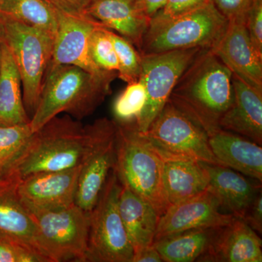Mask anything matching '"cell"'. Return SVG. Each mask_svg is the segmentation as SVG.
<instances>
[{"label":"cell","mask_w":262,"mask_h":262,"mask_svg":"<svg viewBox=\"0 0 262 262\" xmlns=\"http://www.w3.org/2000/svg\"><path fill=\"white\" fill-rule=\"evenodd\" d=\"M232 72L211 49H203L184 71L169 101L206 131L220 122L233 103Z\"/></svg>","instance_id":"6da1fadb"},{"label":"cell","mask_w":262,"mask_h":262,"mask_svg":"<svg viewBox=\"0 0 262 262\" xmlns=\"http://www.w3.org/2000/svg\"><path fill=\"white\" fill-rule=\"evenodd\" d=\"M89 144L87 127L70 116L53 117L33 133L22 152L3 175L19 180L44 172L75 168L82 163Z\"/></svg>","instance_id":"7a4b0ae2"},{"label":"cell","mask_w":262,"mask_h":262,"mask_svg":"<svg viewBox=\"0 0 262 262\" xmlns=\"http://www.w3.org/2000/svg\"><path fill=\"white\" fill-rule=\"evenodd\" d=\"M114 80L101 78L73 65H49L30 125L33 132L67 113L77 120L93 114L110 94Z\"/></svg>","instance_id":"3957f363"},{"label":"cell","mask_w":262,"mask_h":262,"mask_svg":"<svg viewBox=\"0 0 262 262\" xmlns=\"http://www.w3.org/2000/svg\"><path fill=\"white\" fill-rule=\"evenodd\" d=\"M115 171L122 186L148 202L160 216L166 211L163 159L138 130L136 122H117Z\"/></svg>","instance_id":"277c9868"},{"label":"cell","mask_w":262,"mask_h":262,"mask_svg":"<svg viewBox=\"0 0 262 262\" xmlns=\"http://www.w3.org/2000/svg\"><path fill=\"white\" fill-rule=\"evenodd\" d=\"M2 42L8 48L18 69L26 111L34 115L51 61L54 33L0 15Z\"/></svg>","instance_id":"5b68a950"},{"label":"cell","mask_w":262,"mask_h":262,"mask_svg":"<svg viewBox=\"0 0 262 262\" xmlns=\"http://www.w3.org/2000/svg\"><path fill=\"white\" fill-rule=\"evenodd\" d=\"M228 23L209 1L185 14L149 27L139 53L147 55L189 48L211 49L223 36Z\"/></svg>","instance_id":"8992f818"},{"label":"cell","mask_w":262,"mask_h":262,"mask_svg":"<svg viewBox=\"0 0 262 262\" xmlns=\"http://www.w3.org/2000/svg\"><path fill=\"white\" fill-rule=\"evenodd\" d=\"M122 184L115 168L89 213L87 257L89 262H133L134 252L120 211Z\"/></svg>","instance_id":"52a82bcc"},{"label":"cell","mask_w":262,"mask_h":262,"mask_svg":"<svg viewBox=\"0 0 262 262\" xmlns=\"http://www.w3.org/2000/svg\"><path fill=\"white\" fill-rule=\"evenodd\" d=\"M31 215L38 251L48 262H86L89 213L74 203Z\"/></svg>","instance_id":"ba28073f"},{"label":"cell","mask_w":262,"mask_h":262,"mask_svg":"<svg viewBox=\"0 0 262 262\" xmlns=\"http://www.w3.org/2000/svg\"><path fill=\"white\" fill-rule=\"evenodd\" d=\"M141 134L163 160L188 159L223 165L212 152L206 131L169 100L147 130Z\"/></svg>","instance_id":"9c48e42d"},{"label":"cell","mask_w":262,"mask_h":262,"mask_svg":"<svg viewBox=\"0 0 262 262\" xmlns=\"http://www.w3.org/2000/svg\"><path fill=\"white\" fill-rule=\"evenodd\" d=\"M86 127L89 147L81 163L75 203L90 213L116 165L117 122L103 117Z\"/></svg>","instance_id":"30bf717a"},{"label":"cell","mask_w":262,"mask_h":262,"mask_svg":"<svg viewBox=\"0 0 262 262\" xmlns=\"http://www.w3.org/2000/svg\"><path fill=\"white\" fill-rule=\"evenodd\" d=\"M203 48L177 50L141 55L139 80L145 87L146 101L136 127L144 133L169 99L179 79Z\"/></svg>","instance_id":"8fae6325"},{"label":"cell","mask_w":262,"mask_h":262,"mask_svg":"<svg viewBox=\"0 0 262 262\" xmlns=\"http://www.w3.org/2000/svg\"><path fill=\"white\" fill-rule=\"evenodd\" d=\"M56 11L57 29L49 65L76 66L101 78L115 80L118 74L99 70L90 54L91 34L101 24L87 15H71Z\"/></svg>","instance_id":"7c38bea8"},{"label":"cell","mask_w":262,"mask_h":262,"mask_svg":"<svg viewBox=\"0 0 262 262\" xmlns=\"http://www.w3.org/2000/svg\"><path fill=\"white\" fill-rule=\"evenodd\" d=\"M80 168L81 165L16 179L17 195L30 214L70 206L75 203Z\"/></svg>","instance_id":"4fadbf2b"},{"label":"cell","mask_w":262,"mask_h":262,"mask_svg":"<svg viewBox=\"0 0 262 262\" xmlns=\"http://www.w3.org/2000/svg\"><path fill=\"white\" fill-rule=\"evenodd\" d=\"M221 208L216 196L208 189L170 206L160 216L155 241L190 229L218 228L227 225L234 216L222 213Z\"/></svg>","instance_id":"5bb4252c"},{"label":"cell","mask_w":262,"mask_h":262,"mask_svg":"<svg viewBox=\"0 0 262 262\" xmlns=\"http://www.w3.org/2000/svg\"><path fill=\"white\" fill-rule=\"evenodd\" d=\"M211 50L233 75L262 91V56L250 39L246 20L229 21L223 36Z\"/></svg>","instance_id":"9a60e30c"},{"label":"cell","mask_w":262,"mask_h":262,"mask_svg":"<svg viewBox=\"0 0 262 262\" xmlns=\"http://www.w3.org/2000/svg\"><path fill=\"white\" fill-rule=\"evenodd\" d=\"M84 13L118 33L140 51L150 18L137 0H91Z\"/></svg>","instance_id":"2e32d148"},{"label":"cell","mask_w":262,"mask_h":262,"mask_svg":"<svg viewBox=\"0 0 262 262\" xmlns=\"http://www.w3.org/2000/svg\"><path fill=\"white\" fill-rule=\"evenodd\" d=\"M198 261L261 262L262 241L242 219L234 216L217 230L211 246Z\"/></svg>","instance_id":"e0dca14e"},{"label":"cell","mask_w":262,"mask_h":262,"mask_svg":"<svg viewBox=\"0 0 262 262\" xmlns=\"http://www.w3.org/2000/svg\"><path fill=\"white\" fill-rule=\"evenodd\" d=\"M233 103L220 122V128L262 144V91L232 74Z\"/></svg>","instance_id":"ac0fdd59"},{"label":"cell","mask_w":262,"mask_h":262,"mask_svg":"<svg viewBox=\"0 0 262 262\" xmlns=\"http://www.w3.org/2000/svg\"><path fill=\"white\" fill-rule=\"evenodd\" d=\"M203 164L209 180L208 190L216 196L221 208L243 219L261 190V183L251 182L239 172L224 165Z\"/></svg>","instance_id":"d6986e66"},{"label":"cell","mask_w":262,"mask_h":262,"mask_svg":"<svg viewBox=\"0 0 262 262\" xmlns=\"http://www.w3.org/2000/svg\"><path fill=\"white\" fill-rule=\"evenodd\" d=\"M208 136L212 152L224 166L262 183L261 145L222 128Z\"/></svg>","instance_id":"ffe728a7"},{"label":"cell","mask_w":262,"mask_h":262,"mask_svg":"<svg viewBox=\"0 0 262 262\" xmlns=\"http://www.w3.org/2000/svg\"><path fill=\"white\" fill-rule=\"evenodd\" d=\"M15 185L16 179L13 177H0V238L22 245L41 255L36 242L35 223L20 203Z\"/></svg>","instance_id":"44dd1931"},{"label":"cell","mask_w":262,"mask_h":262,"mask_svg":"<svg viewBox=\"0 0 262 262\" xmlns=\"http://www.w3.org/2000/svg\"><path fill=\"white\" fill-rule=\"evenodd\" d=\"M119 211L134 255L152 246L160 218L154 207L122 185Z\"/></svg>","instance_id":"7402d4cb"},{"label":"cell","mask_w":262,"mask_h":262,"mask_svg":"<svg viewBox=\"0 0 262 262\" xmlns=\"http://www.w3.org/2000/svg\"><path fill=\"white\" fill-rule=\"evenodd\" d=\"M208 176L201 162L188 159L163 160V187L169 207L207 190Z\"/></svg>","instance_id":"603a6c76"},{"label":"cell","mask_w":262,"mask_h":262,"mask_svg":"<svg viewBox=\"0 0 262 262\" xmlns=\"http://www.w3.org/2000/svg\"><path fill=\"white\" fill-rule=\"evenodd\" d=\"M20 75L11 53L2 42L0 47V126L30 122L23 100Z\"/></svg>","instance_id":"cb8c5ba5"},{"label":"cell","mask_w":262,"mask_h":262,"mask_svg":"<svg viewBox=\"0 0 262 262\" xmlns=\"http://www.w3.org/2000/svg\"><path fill=\"white\" fill-rule=\"evenodd\" d=\"M218 228L190 229L155 241L165 262L198 261L211 246Z\"/></svg>","instance_id":"d4e9b609"},{"label":"cell","mask_w":262,"mask_h":262,"mask_svg":"<svg viewBox=\"0 0 262 262\" xmlns=\"http://www.w3.org/2000/svg\"><path fill=\"white\" fill-rule=\"evenodd\" d=\"M0 15L56 32V10L42 0H1Z\"/></svg>","instance_id":"484cf974"},{"label":"cell","mask_w":262,"mask_h":262,"mask_svg":"<svg viewBox=\"0 0 262 262\" xmlns=\"http://www.w3.org/2000/svg\"><path fill=\"white\" fill-rule=\"evenodd\" d=\"M30 122L0 126V172L3 174L20 155L33 134Z\"/></svg>","instance_id":"4316f807"},{"label":"cell","mask_w":262,"mask_h":262,"mask_svg":"<svg viewBox=\"0 0 262 262\" xmlns=\"http://www.w3.org/2000/svg\"><path fill=\"white\" fill-rule=\"evenodd\" d=\"M146 92L140 80L127 84L113 104L115 121L118 123L136 122L145 106Z\"/></svg>","instance_id":"83f0119b"},{"label":"cell","mask_w":262,"mask_h":262,"mask_svg":"<svg viewBox=\"0 0 262 262\" xmlns=\"http://www.w3.org/2000/svg\"><path fill=\"white\" fill-rule=\"evenodd\" d=\"M118 60L119 78L127 84L139 80L141 72V55L125 38L108 29Z\"/></svg>","instance_id":"f1b7e54d"},{"label":"cell","mask_w":262,"mask_h":262,"mask_svg":"<svg viewBox=\"0 0 262 262\" xmlns=\"http://www.w3.org/2000/svg\"><path fill=\"white\" fill-rule=\"evenodd\" d=\"M90 54L95 64L103 72L118 74V60L108 29L100 24L90 39Z\"/></svg>","instance_id":"f546056e"},{"label":"cell","mask_w":262,"mask_h":262,"mask_svg":"<svg viewBox=\"0 0 262 262\" xmlns=\"http://www.w3.org/2000/svg\"><path fill=\"white\" fill-rule=\"evenodd\" d=\"M210 0H166L163 8L150 20L149 27L159 25L185 14L202 5L206 4Z\"/></svg>","instance_id":"4dcf8cb0"},{"label":"cell","mask_w":262,"mask_h":262,"mask_svg":"<svg viewBox=\"0 0 262 262\" xmlns=\"http://www.w3.org/2000/svg\"><path fill=\"white\" fill-rule=\"evenodd\" d=\"M0 262H47L34 250L0 238Z\"/></svg>","instance_id":"1f68e13d"},{"label":"cell","mask_w":262,"mask_h":262,"mask_svg":"<svg viewBox=\"0 0 262 262\" xmlns=\"http://www.w3.org/2000/svg\"><path fill=\"white\" fill-rule=\"evenodd\" d=\"M221 14L230 20H246L257 0H210Z\"/></svg>","instance_id":"d6a6232c"},{"label":"cell","mask_w":262,"mask_h":262,"mask_svg":"<svg viewBox=\"0 0 262 262\" xmlns=\"http://www.w3.org/2000/svg\"><path fill=\"white\" fill-rule=\"evenodd\" d=\"M246 26L253 46L262 56V0H257L248 12Z\"/></svg>","instance_id":"836d02e7"},{"label":"cell","mask_w":262,"mask_h":262,"mask_svg":"<svg viewBox=\"0 0 262 262\" xmlns=\"http://www.w3.org/2000/svg\"><path fill=\"white\" fill-rule=\"evenodd\" d=\"M53 9L71 15H85L91 0H42Z\"/></svg>","instance_id":"e575fe53"},{"label":"cell","mask_w":262,"mask_h":262,"mask_svg":"<svg viewBox=\"0 0 262 262\" xmlns=\"http://www.w3.org/2000/svg\"><path fill=\"white\" fill-rule=\"evenodd\" d=\"M243 220L250 227H251L261 235L262 233V193L261 190L258 193L253 203L245 213Z\"/></svg>","instance_id":"d590c367"},{"label":"cell","mask_w":262,"mask_h":262,"mask_svg":"<svg viewBox=\"0 0 262 262\" xmlns=\"http://www.w3.org/2000/svg\"><path fill=\"white\" fill-rule=\"evenodd\" d=\"M133 262H163V260L152 245L134 255Z\"/></svg>","instance_id":"8d00e7d4"},{"label":"cell","mask_w":262,"mask_h":262,"mask_svg":"<svg viewBox=\"0 0 262 262\" xmlns=\"http://www.w3.org/2000/svg\"><path fill=\"white\" fill-rule=\"evenodd\" d=\"M137 1L141 5V8L145 12L146 15L151 20V18L163 8L166 0H137Z\"/></svg>","instance_id":"74e56055"},{"label":"cell","mask_w":262,"mask_h":262,"mask_svg":"<svg viewBox=\"0 0 262 262\" xmlns=\"http://www.w3.org/2000/svg\"><path fill=\"white\" fill-rule=\"evenodd\" d=\"M2 44V31H1V24H0V47Z\"/></svg>","instance_id":"f35d334b"},{"label":"cell","mask_w":262,"mask_h":262,"mask_svg":"<svg viewBox=\"0 0 262 262\" xmlns=\"http://www.w3.org/2000/svg\"><path fill=\"white\" fill-rule=\"evenodd\" d=\"M2 175H3V173H2V172H0V177H1Z\"/></svg>","instance_id":"ab89813d"},{"label":"cell","mask_w":262,"mask_h":262,"mask_svg":"<svg viewBox=\"0 0 262 262\" xmlns=\"http://www.w3.org/2000/svg\"><path fill=\"white\" fill-rule=\"evenodd\" d=\"M0 2H1V0H0Z\"/></svg>","instance_id":"60d3db41"}]
</instances>
